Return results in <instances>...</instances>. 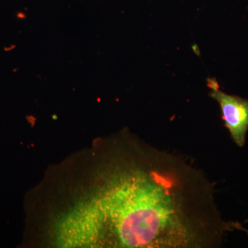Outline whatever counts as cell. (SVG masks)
Here are the masks:
<instances>
[{
    "instance_id": "obj_2",
    "label": "cell",
    "mask_w": 248,
    "mask_h": 248,
    "mask_svg": "<svg viewBox=\"0 0 248 248\" xmlns=\"http://www.w3.org/2000/svg\"><path fill=\"white\" fill-rule=\"evenodd\" d=\"M207 82L209 95L219 104L222 120L233 141L238 146H244L248 130V99L223 92L215 78H209Z\"/></svg>"
},
{
    "instance_id": "obj_1",
    "label": "cell",
    "mask_w": 248,
    "mask_h": 248,
    "mask_svg": "<svg viewBox=\"0 0 248 248\" xmlns=\"http://www.w3.org/2000/svg\"><path fill=\"white\" fill-rule=\"evenodd\" d=\"M233 225L221 218L213 186L200 170L128 130L114 136L106 170L104 248H217Z\"/></svg>"
}]
</instances>
